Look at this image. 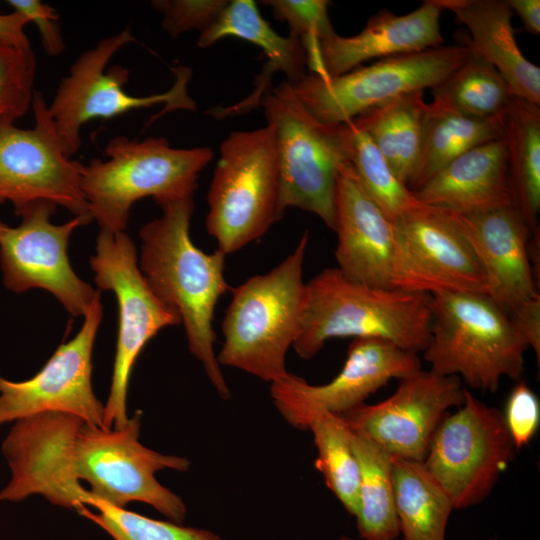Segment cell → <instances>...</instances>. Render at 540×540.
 <instances>
[{"label":"cell","mask_w":540,"mask_h":540,"mask_svg":"<svg viewBox=\"0 0 540 540\" xmlns=\"http://www.w3.org/2000/svg\"><path fill=\"white\" fill-rule=\"evenodd\" d=\"M162 214L142 226L138 266L152 292L180 316L189 352L198 359L223 398L230 389L214 351L213 319L221 296L231 287L225 278V257L207 253L190 236L193 197L160 205Z\"/></svg>","instance_id":"1"},{"label":"cell","mask_w":540,"mask_h":540,"mask_svg":"<svg viewBox=\"0 0 540 540\" xmlns=\"http://www.w3.org/2000/svg\"><path fill=\"white\" fill-rule=\"evenodd\" d=\"M309 232L265 274L235 288L221 324L224 341L218 363L273 383L284 378L286 355L302 329L307 306L303 266Z\"/></svg>","instance_id":"2"},{"label":"cell","mask_w":540,"mask_h":540,"mask_svg":"<svg viewBox=\"0 0 540 540\" xmlns=\"http://www.w3.org/2000/svg\"><path fill=\"white\" fill-rule=\"evenodd\" d=\"M431 296L353 282L326 268L307 282V306L293 348L312 359L331 338H373L416 353L430 341Z\"/></svg>","instance_id":"3"},{"label":"cell","mask_w":540,"mask_h":540,"mask_svg":"<svg viewBox=\"0 0 540 540\" xmlns=\"http://www.w3.org/2000/svg\"><path fill=\"white\" fill-rule=\"evenodd\" d=\"M107 160L95 158L82 170L88 211L101 229L123 232L139 199L152 197L160 206L193 197L200 172L213 158L208 147L174 148L166 138H112Z\"/></svg>","instance_id":"4"},{"label":"cell","mask_w":540,"mask_h":540,"mask_svg":"<svg viewBox=\"0 0 540 540\" xmlns=\"http://www.w3.org/2000/svg\"><path fill=\"white\" fill-rule=\"evenodd\" d=\"M430 296V341L423 351L430 371L462 378L484 392L497 391L504 377L520 380L528 347L508 313L488 294Z\"/></svg>","instance_id":"5"},{"label":"cell","mask_w":540,"mask_h":540,"mask_svg":"<svg viewBox=\"0 0 540 540\" xmlns=\"http://www.w3.org/2000/svg\"><path fill=\"white\" fill-rule=\"evenodd\" d=\"M279 165L274 129L234 131L220 145L210 183L206 229L228 255L261 238L278 214Z\"/></svg>","instance_id":"6"},{"label":"cell","mask_w":540,"mask_h":540,"mask_svg":"<svg viewBox=\"0 0 540 540\" xmlns=\"http://www.w3.org/2000/svg\"><path fill=\"white\" fill-rule=\"evenodd\" d=\"M260 103L275 133L280 218L288 208H298L315 214L334 231L336 179L348 160L341 126L315 118L287 81L264 94Z\"/></svg>","instance_id":"7"},{"label":"cell","mask_w":540,"mask_h":540,"mask_svg":"<svg viewBox=\"0 0 540 540\" xmlns=\"http://www.w3.org/2000/svg\"><path fill=\"white\" fill-rule=\"evenodd\" d=\"M134 41L130 28L101 39L95 47L81 53L61 79L48 112L68 157L78 152L81 128L90 120L110 119L156 104L165 107L150 122L173 110H195L196 104L187 93L191 78L188 67L173 69L176 79L172 87L149 96H132L125 91L127 68L113 65L105 71L111 58Z\"/></svg>","instance_id":"8"},{"label":"cell","mask_w":540,"mask_h":540,"mask_svg":"<svg viewBox=\"0 0 540 540\" xmlns=\"http://www.w3.org/2000/svg\"><path fill=\"white\" fill-rule=\"evenodd\" d=\"M462 42L379 59L347 73L321 77L309 73L289 83L300 103L319 121L340 125L401 95L433 89L465 60Z\"/></svg>","instance_id":"9"},{"label":"cell","mask_w":540,"mask_h":540,"mask_svg":"<svg viewBox=\"0 0 540 540\" xmlns=\"http://www.w3.org/2000/svg\"><path fill=\"white\" fill-rule=\"evenodd\" d=\"M140 425V412L119 429L84 423L74 446L76 475L89 484L90 499L120 508L132 501L143 502L181 524L186 515L183 500L161 485L155 473L165 468L186 471L190 462L142 445L138 439Z\"/></svg>","instance_id":"10"},{"label":"cell","mask_w":540,"mask_h":540,"mask_svg":"<svg viewBox=\"0 0 540 540\" xmlns=\"http://www.w3.org/2000/svg\"><path fill=\"white\" fill-rule=\"evenodd\" d=\"M90 265L97 286L113 291L118 304L116 354L103 426L119 429L129 420L127 389L138 355L162 328L181 324V318L148 286L138 266L136 246L124 231L101 229Z\"/></svg>","instance_id":"11"},{"label":"cell","mask_w":540,"mask_h":540,"mask_svg":"<svg viewBox=\"0 0 540 540\" xmlns=\"http://www.w3.org/2000/svg\"><path fill=\"white\" fill-rule=\"evenodd\" d=\"M516 452L502 412L465 389L463 403L437 426L422 463L453 508L463 509L490 495Z\"/></svg>","instance_id":"12"},{"label":"cell","mask_w":540,"mask_h":540,"mask_svg":"<svg viewBox=\"0 0 540 540\" xmlns=\"http://www.w3.org/2000/svg\"><path fill=\"white\" fill-rule=\"evenodd\" d=\"M56 207L48 201L30 204L15 214L21 223L8 226L0 235L3 283L15 293L44 289L72 316H84L100 292L76 275L67 248L72 232L93 220L90 215H78L55 225L50 217Z\"/></svg>","instance_id":"13"},{"label":"cell","mask_w":540,"mask_h":540,"mask_svg":"<svg viewBox=\"0 0 540 540\" xmlns=\"http://www.w3.org/2000/svg\"><path fill=\"white\" fill-rule=\"evenodd\" d=\"M392 287L433 295H490L472 246L447 210L421 204L395 221Z\"/></svg>","instance_id":"14"},{"label":"cell","mask_w":540,"mask_h":540,"mask_svg":"<svg viewBox=\"0 0 540 540\" xmlns=\"http://www.w3.org/2000/svg\"><path fill=\"white\" fill-rule=\"evenodd\" d=\"M32 109L33 128L0 127V205L10 201L16 214L32 203L48 201L75 216L90 215L82 190L84 165L66 155L38 91Z\"/></svg>","instance_id":"15"},{"label":"cell","mask_w":540,"mask_h":540,"mask_svg":"<svg viewBox=\"0 0 540 540\" xmlns=\"http://www.w3.org/2000/svg\"><path fill=\"white\" fill-rule=\"evenodd\" d=\"M13 423L2 443L11 477L0 501L38 494L78 512L88 505L90 492L81 486L74 464L76 436L85 421L74 414L44 412Z\"/></svg>","instance_id":"16"},{"label":"cell","mask_w":540,"mask_h":540,"mask_svg":"<svg viewBox=\"0 0 540 540\" xmlns=\"http://www.w3.org/2000/svg\"><path fill=\"white\" fill-rule=\"evenodd\" d=\"M422 369L416 353L381 339L355 338L350 343L341 371L328 383L311 385L288 373L271 383L272 402L285 421L308 430L323 413L342 415L365 400L391 379H402Z\"/></svg>","instance_id":"17"},{"label":"cell","mask_w":540,"mask_h":540,"mask_svg":"<svg viewBox=\"0 0 540 540\" xmlns=\"http://www.w3.org/2000/svg\"><path fill=\"white\" fill-rule=\"evenodd\" d=\"M100 294L84 315L77 335L60 345L32 378L15 382L0 376V426L44 412H62L102 427L104 405L92 387V351L102 320Z\"/></svg>","instance_id":"18"},{"label":"cell","mask_w":540,"mask_h":540,"mask_svg":"<svg viewBox=\"0 0 540 540\" xmlns=\"http://www.w3.org/2000/svg\"><path fill=\"white\" fill-rule=\"evenodd\" d=\"M465 388L456 376L420 369L399 380L385 400L363 403L340 415L393 457L423 461L437 426L452 407L464 401Z\"/></svg>","instance_id":"19"},{"label":"cell","mask_w":540,"mask_h":540,"mask_svg":"<svg viewBox=\"0 0 540 540\" xmlns=\"http://www.w3.org/2000/svg\"><path fill=\"white\" fill-rule=\"evenodd\" d=\"M334 231L336 268L344 277L366 286L393 288L395 222L367 194L348 160L336 179Z\"/></svg>","instance_id":"20"},{"label":"cell","mask_w":540,"mask_h":540,"mask_svg":"<svg viewBox=\"0 0 540 540\" xmlns=\"http://www.w3.org/2000/svg\"><path fill=\"white\" fill-rule=\"evenodd\" d=\"M490 284V297L510 313L539 294L528 252L531 231L512 206L475 214L449 211Z\"/></svg>","instance_id":"21"},{"label":"cell","mask_w":540,"mask_h":540,"mask_svg":"<svg viewBox=\"0 0 540 540\" xmlns=\"http://www.w3.org/2000/svg\"><path fill=\"white\" fill-rule=\"evenodd\" d=\"M443 8L438 0H425L417 9L396 15L388 10L374 14L356 35L332 36L319 43L323 75L347 73L367 60L414 53L441 46Z\"/></svg>","instance_id":"22"},{"label":"cell","mask_w":540,"mask_h":540,"mask_svg":"<svg viewBox=\"0 0 540 540\" xmlns=\"http://www.w3.org/2000/svg\"><path fill=\"white\" fill-rule=\"evenodd\" d=\"M414 194L425 205L464 215L512 205L505 138L458 156Z\"/></svg>","instance_id":"23"},{"label":"cell","mask_w":540,"mask_h":540,"mask_svg":"<svg viewBox=\"0 0 540 540\" xmlns=\"http://www.w3.org/2000/svg\"><path fill=\"white\" fill-rule=\"evenodd\" d=\"M465 25L459 40L491 64L516 97L540 106V68L520 50L507 0H438Z\"/></svg>","instance_id":"24"},{"label":"cell","mask_w":540,"mask_h":540,"mask_svg":"<svg viewBox=\"0 0 540 540\" xmlns=\"http://www.w3.org/2000/svg\"><path fill=\"white\" fill-rule=\"evenodd\" d=\"M427 105L424 91H415L353 119L374 142L397 178L411 191L420 158Z\"/></svg>","instance_id":"25"},{"label":"cell","mask_w":540,"mask_h":540,"mask_svg":"<svg viewBox=\"0 0 540 540\" xmlns=\"http://www.w3.org/2000/svg\"><path fill=\"white\" fill-rule=\"evenodd\" d=\"M504 138L512 206L532 232L540 214V106L514 96L505 113Z\"/></svg>","instance_id":"26"},{"label":"cell","mask_w":540,"mask_h":540,"mask_svg":"<svg viewBox=\"0 0 540 540\" xmlns=\"http://www.w3.org/2000/svg\"><path fill=\"white\" fill-rule=\"evenodd\" d=\"M504 120L505 114L483 119L434 101L428 103L412 191L463 153L504 137Z\"/></svg>","instance_id":"27"},{"label":"cell","mask_w":540,"mask_h":540,"mask_svg":"<svg viewBox=\"0 0 540 540\" xmlns=\"http://www.w3.org/2000/svg\"><path fill=\"white\" fill-rule=\"evenodd\" d=\"M226 37L240 38L261 48L268 60L266 76L280 71L287 76V82L296 83L307 75V56L301 41L291 34L284 37L276 33L252 0L228 1L214 23L200 33L197 44L207 48Z\"/></svg>","instance_id":"28"},{"label":"cell","mask_w":540,"mask_h":540,"mask_svg":"<svg viewBox=\"0 0 540 540\" xmlns=\"http://www.w3.org/2000/svg\"><path fill=\"white\" fill-rule=\"evenodd\" d=\"M393 486L402 540H445L454 508L448 494L424 464L393 457Z\"/></svg>","instance_id":"29"},{"label":"cell","mask_w":540,"mask_h":540,"mask_svg":"<svg viewBox=\"0 0 540 540\" xmlns=\"http://www.w3.org/2000/svg\"><path fill=\"white\" fill-rule=\"evenodd\" d=\"M351 443L359 465L355 517L360 536L365 540H395L399 528L394 502L393 457L352 430Z\"/></svg>","instance_id":"30"},{"label":"cell","mask_w":540,"mask_h":540,"mask_svg":"<svg viewBox=\"0 0 540 540\" xmlns=\"http://www.w3.org/2000/svg\"><path fill=\"white\" fill-rule=\"evenodd\" d=\"M467 48L464 62L431 89L433 101L477 118L504 115L515 95L491 64Z\"/></svg>","instance_id":"31"},{"label":"cell","mask_w":540,"mask_h":540,"mask_svg":"<svg viewBox=\"0 0 540 540\" xmlns=\"http://www.w3.org/2000/svg\"><path fill=\"white\" fill-rule=\"evenodd\" d=\"M348 162L385 215L397 221L422 203L395 175L374 142L353 120L340 124Z\"/></svg>","instance_id":"32"},{"label":"cell","mask_w":540,"mask_h":540,"mask_svg":"<svg viewBox=\"0 0 540 540\" xmlns=\"http://www.w3.org/2000/svg\"><path fill=\"white\" fill-rule=\"evenodd\" d=\"M317 450L315 467L327 487L351 515L358 510L359 465L351 430L340 415L323 413L310 424Z\"/></svg>","instance_id":"33"},{"label":"cell","mask_w":540,"mask_h":540,"mask_svg":"<svg viewBox=\"0 0 540 540\" xmlns=\"http://www.w3.org/2000/svg\"><path fill=\"white\" fill-rule=\"evenodd\" d=\"M88 505L99 513H92L86 507L79 513L96 523L114 540H223L208 530L155 520L98 499L91 498Z\"/></svg>","instance_id":"34"},{"label":"cell","mask_w":540,"mask_h":540,"mask_svg":"<svg viewBox=\"0 0 540 540\" xmlns=\"http://www.w3.org/2000/svg\"><path fill=\"white\" fill-rule=\"evenodd\" d=\"M36 57L31 47L0 40V127L32 108Z\"/></svg>","instance_id":"35"},{"label":"cell","mask_w":540,"mask_h":540,"mask_svg":"<svg viewBox=\"0 0 540 540\" xmlns=\"http://www.w3.org/2000/svg\"><path fill=\"white\" fill-rule=\"evenodd\" d=\"M274 17L286 22L306 52L310 73L323 75L319 43L336 33L331 24L327 0H267Z\"/></svg>","instance_id":"36"},{"label":"cell","mask_w":540,"mask_h":540,"mask_svg":"<svg viewBox=\"0 0 540 540\" xmlns=\"http://www.w3.org/2000/svg\"><path fill=\"white\" fill-rule=\"evenodd\" d=\"M227 0H154L151 6L162 15V27L176 38L192 30H207L227 5Z\"/></svg>","instance_id":"37"},{"label":"cell","mask_w":540,"mask_h":540,"mask_svg":"<svg viewBox=\"0 0 540 540\" xmlns=\"http://www.w3.org/2000/svg\"><path fill=\"white\" fill-rule=\"evenodd\" d=\"M502 415L516 450L529 445L540 425V402L525 381L512 388Z\"/></svg>","instance_id":"38"},{"label":"cell","mask_w":540,"mask_h":540,"mask_svg":"<svg viewBox=\"0 0 540 540\" xmlns=\"http://www.w3.org/2000/svg\"><path fill=\"white\" fill-rule=\"evenodd\" d=\"M13 11L33 22L41 35L42 46L50 56L61 54L65 49L64 39L56 9L40 0H8Z\"/></svg>","instance_id":"39"},{"label":"cell","mask_w":540,"mask_h":540,"mask_svg":"<svg viewBox=\"0 0 540 540\" xmlns=\"http://www.w3.org/2000/svg\"><path fill=\"white\" fill-rule=\"evenodd\" d=\"M508 315L527 347L534 351L539 364L540 296L523 303Z\"/></svg>","instance_id":"40"},{"label":"cell","mask_w":540,"mask_h":540,"mask_svg":"<svg viewBox=\"0 0 540 540\" xmlns=\"http://www.w3.org/2000/svg\"><path fill=\"white\" fill-rule=\"evenodd\" d=\"M27 23V19L18 12L0 13V40L22 47H31L24 31Z\"/></svg>","instance_id":"41"},{"label":"cell","mask_w":540,"mask_h":540,"mask_svg":"<svg viewBox=\"0 0 540 540\" xmlns=\"http://www.w3.org/2000/svg\"><path fill=\"white\" fill-rule=\"evenodd\" d=\"M512 11L521 18L527 31L534 35L540 33L539 0H507Z\"/></svg>","instance_id":"42"},{"label":"cell","mask_w":540,"mask_h":540,"mask_svg":"<svg viewBox=\"0 0 540 540\" xmlns=\"http://www.w3.org/2000/svg\"><path fill=\"white\" fill-rule=\"evenodd\" d=\"M8 225H6L4 222L0 221V235L6 230Z\"/></svg>","instance_id":"43"},{"label":"cell","mask_w":540,"mask_h":540,"mask_svg":"<svg viewBox=\"0 0 540 540\" xmlns=\"http://www.w3.org/2000/svg\"><path fill=\"white\" fill-rule=\"evenodd\" d=\"M339 540H353V539H351V538H349L347 536H342V537H340Z\"/></svg>","instance_id":"44"},{"label":"cell","mask_w":540,"mask_h":540,"mask_svg":"<svg viewBox=\"0 0 540 540\" xmlns=\"http://www.w3.org/2000/svg\"><path fill=\"white\" fill-rule=\"evenodd\" d=\"M491 540H496V539H491Z\"/></svg>","instance_id":"45"}]
</instances>
